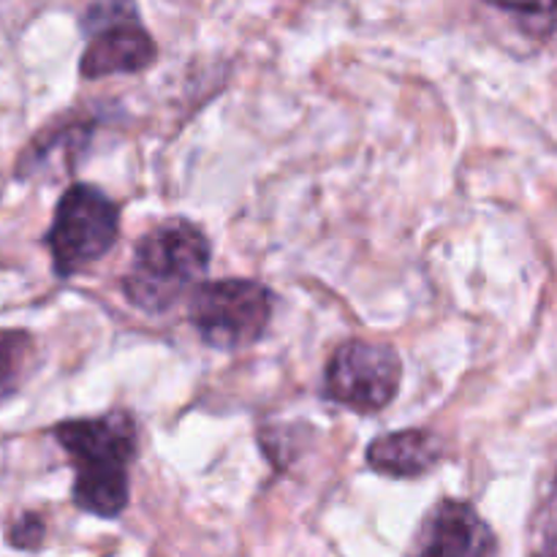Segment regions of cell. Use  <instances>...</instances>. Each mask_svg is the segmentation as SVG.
Returning <instances> with one entry per match:
<instances>
[{
    "mask_svg": "<svg viewBox=\"0 0 557 557\" xmlns=\"http://www.w3.org/2000/svg\"><path fill=\"white\" fill-rule=\"evenodd\" d=\"M36 357V341L25 330H0V403L25 384Z\"/></svg>",
    "mask_w": 557,
    "mask_h": 557,
    "instance_id": "9",
    "label": "cell"
},
{
    "mask_svg": "<svg viewBox=\"0 0 557 557\" xmlns=\"http://www.w3.org/2000/svg\"><path fill=\"white\" fill-rule=\"evenodd\" d=\"M82 27L90 36L79 60V74L85 79L136 74L156 63L158 44L139 22L134 5H92L82 16Z\"/></svg>",
    "mask_w": 557,
    "mask_h": 557,
    "instance_id": "6",
    "label": "cell"
},
{
    "mask_svg": "<svg viewBox=\"0 0 557 557\" xmlns=\"http://www.w3.org/2000/svg\"><path fill=\"white\" fill-rule=\"evenodd\" d=\"M52 438L71 457V498L76 509L101 520L123 515L131 495L128 466L136 457L134 419L123 411L92 419H65L54 424Z\"/></svg>",
    "mask_w": 557,
    "mask_h": 557,
    "instance_id": "1",
    "label": "cell"
},
{
    "mask_svg": "<svg viewBox=\"0 0 557 557\" xmlns=\"http://www.w3.org/2000/svg\"><path fill=\"white\" fill-rule=\"evenodd\" d=\"M275 299L259 281L223 277L205 281L190 292L188 321L207 346L218 351L248 348L264 337Z\"/></svg>",
    "mask_w": 557,
    "mask_h": 557,
    "instance_id": "4",
    "label": "cell"
},
{
    "mask_svg": "<svg viewBox=\"0 0 557 557\" xmlns=\"http://www.w3.org/2000/svg\"><path fill=\"white\" fill-rule=\"evenodd\" d=\"M210 239L185 218L161 223L141 234L134 248L123 292L141 313H166L180 297L199 286L210 267Z\"/></svg>",
    "mask_w": 557,
    "mask_h": 557,
    "instance_id": "2",
    "label": "cell"
},
{
    "mask_svg": "<svg viewBox=\"0 0 557 557\" xmlns=\"http://www.w3.org/2000/svg\"><path fill=\"white\" fill-rule=\"evenodd\" d=\"M498 539L466 500L444 498L424 515L411 557H495Z\"/></svg>",
    "mask_w": 557,
    "mask_h": 557,
    "instance_id": "7",
    "label": "cell"
},
{
    "mask_svg": "<svg viewBox=\"0 0 557 557\" xmlns=\"http://www.w3.org/2000/svg\"><path fill=\"white\" fill-rule=\"evenodd\" d=\"M44 536H47V522L36 511H22L5 528V542H9L11 549H20V553H30V549L41 547Z\"/></svg>",
    "mask_w": 557,
    "mask_h": 557,
    "instance_id": "11",
    "label": "cell"
},
{
    "mask_svg": "<svg viewBox=\"0 0 557 557\" xmlns=\"http://www.w3.org/2000/svg\"><path fill=\"white\" fill-rule=\"evenodd\" d=\"M364 460L381 476L419 479L444 460V441L430 430H397L375 438Z\"/></svg>",
    "mask_w": 557,
    "mask_h": 557,
    "instance_id": "8",
    "label": "cell"
},
{
    "mask_svg": "<svg viewBox=\"0 0 557 557\" xmlns=\"http://www.w3.org/2000/svg\"><path fill=\"white\" fill-rule=\"evenodd\" d=\"M120 210L101 188L74 183L54 207L52 223L44 234L52 270L58 277H74L96 264L117 243Z\"/></svg>",
    "mask_w": 557,
    "mask_h": 557,
    "instance_id": "3",
    "label": "cell"
},
{
    "mask_svg": "<svg viewBox=\"0 0 557 557\" xmlns=\"http://www.w3.org/2000/svg\"><path fill=\"white\" fill-rule=\"evenodd\" d=\"M528 557H557V473L539 504L536 517H533L531 555Z\"/></svg>",
    "mask_w": 557,
    "mask_h": 557,
    "instance_id": "10",
    "label": "cell"
},
{
    "mask_svg": "<svg viewBox=\"0 0 557 557\" xmlns=\"http://www.w3.org/2000/svg\"><path fill=\"white\" fill-rule=\"evenodd\" d=\"M400 354L384 343L346 341L335 348L324 373V395L357 413H375L400 392Z\"/></svg>",
    "mask_w": 557,
    "mask_h": 557,
    "instance_id": "5",
    "label": "cell"
}]
</instances>
